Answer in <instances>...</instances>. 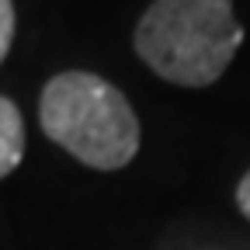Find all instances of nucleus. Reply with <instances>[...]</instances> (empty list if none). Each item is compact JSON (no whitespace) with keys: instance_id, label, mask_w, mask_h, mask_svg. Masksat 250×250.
I'll return each instance as SVG.
<instances>
[{"instance_id":"obj_1","label":"nucleus","mask_w":250,"mask_h":250,"mask_svg":"<svg viewBox=\"0 0 250 250\" xmlns=\"http://www.w3.org/2000/svg\"><path fill=\"white\" fill-rule=\"evenodd\" d=\"M243 28L233 0H153L136 28L143 62L177 87H208L226 73Z\"/></svg>"},{"instance_id":"obj_2","label":"nucleus","mask_w":250,"mask_h":250,"mask_svg":"<svg viewBox=\"0 0 250 250\" xmlns=\"http://www.w3.org/2000/svg\"><path fill=\"white\" fill-rule=\"evenodd\" d=\"M42 132L94 170H122L139 153V118L129 98L98 73L70 70L45 83Z\"/></svg>"},{"instance_id":"obj_3","label":"nucleus","mask_w":250,"mask_h":250,"mask_svg":"<svg viewBox=\"0 0 250 250\" xmlns=\"http://www.w3.org/2000/svg\"><path fill=\"white\" fill-rule=\"evenodd\" d=\"M24 156V122L11 98L0 94V181L18 170Z\"/></svg>"},{"instance_id":"obj_4","label":"nucleus","mask_w":250,"mask_h":250,"mask_svg":"<svg viewBox=\"0 0 250 250\" xmlns=\"http://www.w3.org/2000/svg\"><path fill=\"white\" fill-rule=\"evenodd\" d=\"M14 42V0H0V62L7 59Z\"/></svg>"},{"instance_id":"obj_5","label":"nucleus","mask_w":250,"mask_h":250,"mask_svg":"<svg viewBox=\"0 0 250 250\" xmlns=\"http://www.w3.org/2000/svg\"><path fill=\"white\" fill-rule=\"evenodd\" d=\"M236 205H240V212L250 219V170L243 174V181H240V188H236Z\"/></svg>"}]
</instances>
